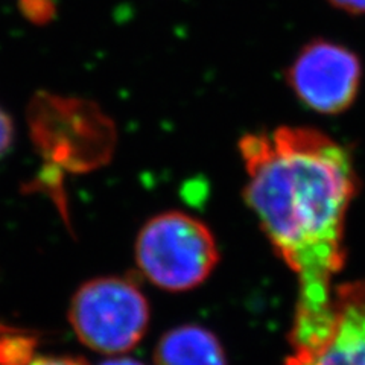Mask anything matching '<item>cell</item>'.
Masks as SVG:
<instances>
[{
	"instance_id": "277c9868",
	"label": "cell",
	"mask_w": 365,
	"mask_h": 365,
	"mask_svg": "<svg viewBox=\"0 0 365 365\" xmlns=\"http://www.w3.org/2000/svg\"><path fill=\"white\" fill-rule=\"evenodd\" d=\"M364 68L347 46L314 38L297 52L287 71V83L302 106L323 116H338L355 104Z\"/></svg>"
},
{
	"instance_id": "9c48e42d",
	"label": "cell",
	"mask_w": 365,
	"mask_h": 365,
	"mask_svg": "<svg viewBox=\"0 0 365 365\" xmlns=\"http://www.w3.org/2000/svg\"><path fill=\"white\" fill-rule=\"evenodd\" d=\"M327 2L346 14L365 16V0H327Z\"/></svg>"
},
{
	"instance_id": "8992f818",
	"label": "cell",
	"mask_w": 365,
	"mask_h": 365,
	"mask_svg": "<svg viewBox=\"0 0 365 365\" xmlns=\"http://www.w3.org/2000/svg\"><path fill=\"white\" fill-rule=\"evenodd\" d=\"M154 359L155 365H227L218 338L200 326L169 330L158 341Z\"/></svg>"
},
{
	"instance_id": "30bf717a",
	"label": "cell",
	"mask_w": 365,
	"mask_h": 365,
	"mask_svg": "<svg viewBox=\"0 0 365 365\" xmlns=\"http://www.w3.org/2000/svg\"><path fill=\"white\" fill-rule=\"evenodd\" d=\"M101 365H143V364L139 362V361L130 359V358H118V359L106 361L104 364H101Z\"/></svg>"
},
{
	"instance_id": "ba28073f",
	"label": "cell",
	"mask_w": 365,
	"mask_h": 365,
	"mask_svg": "<svg viewBox=\"0 0 365 365\" xmlns=\"http://www.w3.org/2000/svg\"><path fill=\"white\" fill-rule=\"evenodd\" d=\"M23 365H88L81 358H67V356H32Z\"/></svg>"
},
{
	"instance_id": "3957f363",
	"label": "cell",
	"mask_w": 365,
	"mask_h": 365,
	"mask_svg": "<svg viewBox=\"0 0 365 365\" xmlns=\"http://www.w3.org/2000/svg\"><path fill=\"white\" fill-rule=\"evenodd\" d=\"M68 318L83 344L118 355L130 351L143 338L150 323V306L131 280L101 277L76 291Z\"/></svg>"
},
{
	"instance_id": "52a82bcc",
	"label": "cell",
	"mask_w": 365,
	"mask_h": 365,
	"mask_svg": "<svg viewBox=\"0 0 365 365\" xmlns=\"http://www.w3.org/2000/svg\"><path fill=\"white\" fill-rule=\"evenodd\" d=\"M14 139V127L13 120L9 119L8 114L0 110V157H4L13 145Z\"/></svg>"
},
{
	"instance_id": "5b68a950",
	"label": "cell",
	"mask_w": 365,
	"mask_h": 365,
	"mask_svg": "<svg viewBox=\"0 0 365 365\" xmlns=\"http://www.w3.org/2000/svg\"><path fill=\"white\" fill-rule=\"evenodd\" d=\"M287 365H365V280L335 287L327 334L312 347L292 350Z\"/></svg>"
},
{
	"instance_id": "7a4b0ae2",
	"label": "cell",
	"mask_w": 365,
	"mask_h": 365,
	"mask_svg": "<svg viewBox=\"0 0 365 365\" xmlns=\"http://www.w3.org/2000/svg\"><path fill=\"white\" fill-rule=\"evenodd\" d=\"M220 260L210 228L182 212L148 221L135 241V262L145 277L165 291L197 288Z\"/></svg>"
},
{
	"instance_id": "6da1fadb",
	"label": "cell",
	"mask_w": 365,
	"mask_h": 365,
	"mask_svg": "<svg viewBox=\"0 0 365 365\" xmlns=\"http://www.w3.org/2000/svg\"><path fill=\"white\" fill-rule=\"evenodd\" d=\"M239 151L244 200L299 283L292 350L312 347L327 334L334 280L346 262L347 213L359 190L355 160L309 127L245 134Z\"/></svg>"
}]
</instances>
